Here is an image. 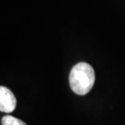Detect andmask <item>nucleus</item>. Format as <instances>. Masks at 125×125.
<instances>
[{"label":"nucleus","instance_id":"obj_1","mask_svg":"<svg viewBox=\"0 0 125 125\" xmlns=\"http://www.w3.org/2000/svg\"><path fill=\"white\" fill-rule=\"evenodd\" d=\"M95 82V72L91 65L79 62L72 67L69 75L72 90L78 95H85L91 90Z\"/></svg>","mask_w":125,"mask_h":125},{"label":"nucleus","instance_id":"obj_2","mask_svg":"<svg viewBox=\"0 0 125 125\" xmlns=\"http://www.w3.org/2000/svg\"><path fill=\"white\" fill-rule=\"evenodd\" d=\"M16 107V98L13 93L7 87H0V111L11 113Z\"/></svg>","mask_w":125,"mask_h":125},{"label":"nucleus","instance_id":"obj_3","mask_svg":"<svg viewBox=\"0 0 125 125\" xmlns=\"http://www.w3.org/2000/svg\"><path fill=\"white\" fill-rule=\"evenodd\" d=\"M2 125H27L21 119L11 115L3 116L2 119Z\"/></svg>","mask_w":125,"mask_h":125}]
</instances>
